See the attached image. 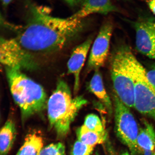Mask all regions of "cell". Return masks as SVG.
<instances>
[{"label": "cell", "mask_w": 155, "mask_h": 155, "mask_svg": "<svg viewBox=\"0 0 155 155\" xmlns=\"http://www.w3.org/2000/svg\"><path fill=\"white\" fill-rule=\"evenodd\" d=\"M89 130L102 132L105 131L104 124L98 116L94 114H89L86 116L83 125Z\"/></svg>", "instance_id": "obj_17"}, {"label": "cell", "mask_w": 155, "mask_h": 155, "mask_svg": "<svg viewBox=\"0 0 155 155\" xmlns=\"http://www.w3.org/2000/svg\"><path fill=\"white\" fill-rule=\"evenodd\" d=\"M92 37L88 38L84 41L75 47L73 50L68 61V72L72 74L74 78V93H77L80 86V74L87 55L92 44Z\"/></svg>", "instance_id": "obj_10"}, {"label": "cell", "mask_w": 155, "mask_h": 155, "mask_svg": "<svg viewBox=\"0 0 155 155\" xmlns=\"http://www.w3.org/2000/svg\"><path fill=\"white\" fill-rule=\"evenodd\" d=\"M43 145L41 135L36 132L31 133L27 136L16 155H39Z\"/></svg>", "instance_id": "obj_14"}, {"label": "cell", "mask_w": 155, "mask_h": 155, "mask_svg": "<svg viewBox=\"0 0 155 155\" xmlns=\"http://www.w3.org/2000/svg\"><path fill=\"white\" fill-rule=\"evenodd\" d=\"M25 24L15 26V38L23 49L33 55H47L61 51L77 38L84 28L83 19L50 15L45 9L28 5Z\"/></svg>", "instance_id": "obj_1"}, {"label": "cell", "mask_w": 155, "mask_h": 155, "mask_svg": "<svg viewBox=\"0 0 155 155\" xmlns=\"http://www.w3.org/2000/svg\"><path fill=\"white\" fill-rule=\"evenodd\" d=\"M94 147L88 145L77 140L73 147L71 155H91Z\"/></svg>", "instance_id": "obj_19"}, {"label": "cell", "mask_w": 155, "mask_h": 155, "mask_svg": "<svg viewBox=\"0 0 155 155\" xmlns=\"http://www.w3.org/2000/svg\"><path fill=\"white\" fill-rule=\"evenodd\" d=\"M115 129L116 135L123 144L129 148L132 155L142 153L137 146L138 126L130 108L116 94L114 96Z\"/></svg>", "instance_id": "obj_6"}, {"label": "cell", "mask_w": 155, "mask_h": 155, "mask_svg": "<svg viewBox=\"0 0 155 155\" xmlns=\"http://www.w3.org/2000/svg\"><path fill=\"white\" fill-rule=\"evenodd\" d=\"M120 1H127V0H120Z\"/></svg>", "instance_id": "obj_26"}, {"label": "cell", "mask_w": 155, "mask_h": 155, "mask_svg": "<svg viewBox=\"0 0 155 155\" xmlns=\"http://www.w3.org/2000/svg\"><path fill=\"white\" fill-rule=\"evenodd\" d=\"M137 146L141 152L153 151L155 149V131L152 125L147 122L139 130L137 139Z\"/></svg>", "instance_id": "obj_15"}, {"label": "cell", "mask_w": 155, "mask_h": 155, "mask_svg": "<svg viewBox=\"0 0 155 155\" xmlns=\"http://www.w3.org/2000/svg\"><path fill=\"white\" fill-rule=\"evenodd\" d=\"M153 155H155V153H154Z\"/></svg>", "instance_id": "obj_27"}, {"label": "cell", "mask_w": 155, "mask_h": 155, "mask_svg": "<svg viewBox=\"0 0 155 155\" xmlns=\"http://www.w3.org/2000/svg\"><path fill=\"white\" fill-rule=\"evenodd\" d=\"M78 140L90 146L95 147L102 144L106 140L107 134L106 131L98 132L89 130L82 125L77 131Z\"/></svg>", "instance_id": "obj_16"}, {"label": "cell", "mask_w": 155, "mask_h": 155, "mask_svg": "<svg viewBox=\"0 0 155 155\" xmlns=\"http://www.w3.org/2000/svg\"><path fill=\"white\" fill-rule=\"evenodd\" d=\"M120 155H130L129 153L127 151H124V152L121 153Z\"/></svg>", "instance_id": "obj_25"}, {"label": "cell", "mask_w": 155, "mask_h": 155, "mask_svg": "<svg viewBox=\"0 0 155 155\" xmlns=\"http://www.w3.org/2000/svg\"><path fill=\"white\" fill-rule=\"evenodd\" d=\"M0 61L5 68L21 71L35 69L34 57L21 47L15 38H1L0 42Z\"/></svg>", "instance_id": "obj_7"}, {"label": "cell", "mask_w": 155, "mask_h": 155, "mask_svg": "<svg viewBox=\"0 0 155 155\" xmlns=\"http://www.w3.org/2000/svg\"><path fill=\"white\" fill-rule=\"evenodd\" d=\"M128 59L134 83V108L141 114L155 120V89L147 78V71L131 48L128 53Z\"/></svg>", "instance_id": "obj_5"}, {"label": "cell", "mask_w": 155, "mask_h": 155, "mask_svg": "<svg viewBox=\"0 0 155 155\" xmlns=\"http://www.w3.org/2000/svg\"><path fill=\"white\" fill-rule=\"evenodd\" d=\"M147 4L151 11L155 15V0H148Z\"/></svg>", "instance_id": "obj_22"}, {"label": "cell", "mask_w": 155, "mask_h": 155, "mask_svg": "<svg viewBox=\"0 0 155 155\" xmlns=\"http://www.w3.org/2000/svg\"><path fill=\"white\" fill-rule=\"evenodd\" d=\"M147 77L149 82L155 89V64L148 71H147Z\"/></svg>", "instance_id": "obj_20"}, {"label": "cell", "mask_w": 155, "mask_h": 155, "mask_svg": "<svg viewBox=\"0 0 155 155\" xmlns=\"http://www.w3.org/2000/svg\"><path fill=\"white\" fill-rule=\"evenodd\" d=\"M10 90L23 120L42 111L47 104L43 87L21 71L5 68Z\"/></svg>", "instance_id": "obj_3"}, {"label": "cell", "mask_w": 155, "mask_h": 155, "mask_svg": "<svg viewBox=\"0 0 155 155\" xmlns=\"http://www.w3.org/2000/svg\"><path fill=\"white\" fill-rule=\"evenodd\" d=\"M144 155H153L154 153L153 151L144 150L143 151Z\"/></svg>", "instance_id": "obj_24"}, {"label": "cell", "mask_w": 155, "mask_h": 155, "mask_svg": "<svg viewBox=\"0 0 155 155\" xmlns=\"http://www.w3.org/2000/svg\"><path fill=\"white\" fill-rule=\"evenodd\" d=\"M4 7H7L11 3L13 0H1Z\"/></svg>", "instance_id": "obj_23"}, {"label": "cell", "mask_w": 155, "mask_h": 155, "mask_svg": "<svg viewBox=\"0 0 155 155\" xmlns=\"http://www.w3.org/2000/svg\"><path fill=\"white\" fill-rule=\"evenodd\" d=\"M136 48L139 53L155 60V18L141 16L133 23Z\"/></svg>", "instance_id": "obj_8"}, {"label": "cell", "mask_w": 155, "mask_h": 155, "mask_svg": "<svg viewBox=\"0 0 155 155\" xmlns=\"http://www.w3.org/2000/svg\"><path fill=\"white\" fill-rule=\"evenodd\" d=\"M69 6L72 7H76L82 5L85 0H64Z\"/></svg>", "instance_id": "obj_21"}, {"label": "cell", "mask_w": 155, "mask_h": 155, "mask_svg": "<svg viewBox=\"0 0 155 155\" xmlns=\"http://www.w3.org/2000/svg\"><path fill=\"white\" fill-rule=\"evenodd\" d=\"M39 155H66L65 147L61 143L50 144L42 148Z\"/></svg>", "instance_id": "obj_18"}, {"label": "cell", "mask_w": 155, "mask_h": 155, "mask_svg": "<svg viewBox=\"0 0 155 155\" xmlns=\"http://www.w3.org/2000/svg\"><path fill=\"white\" fill-rule=\"evenodd\" d=\"M120 10L114 5L111 0H85L81 8L73 17L83 19L91 15H107L112 12H119Z\"/></svg>", "instance_id": "obj_11"}, {"label": "cell", "mask_w": 155, "mask_h": 155, "mask_svg": "<svg viewBox=\"0 0 155 155\" xmlns=\"http://www.w3.org/2000/svg\"><path fill=\"white\" fill-rule=\"evenodd\" d=\"M89 88L91 91L106 107L109 114H111L113 110L112 102L104 88L101 75L98 70L96 71L91 79Z\"/></svg>", "instance_id": "obj_12"}, {"label": "cell", "mask_w": 155, "mask_h": 155, "mask_svg": "<svg viewBox=\"0 0 155 155\" xmlns=\"http://www.w3.org/2000/svg\"><path fill=\"white\" fill-rule=\"evenodd\" d=\"M113 29V25L109 21L104 23L101 28L91 48L88 62L89 70H98L105 64L109 54Z\"/></svg>", "instance_id": "obj_9"}, {"label": "cell", "mask_w": 155, "mask_h": 155, "mask_svg": "<svg viewBox=\"0 0 155 155\" xmlns=\"http://www.w3.org/2000/svg\"><path fill=\"white\" fill-rule=\"evenodd\" d=\"M16 136L15 124L12 120L6 122L0 133V154L7 155L12 147Z\"/></svg>", "instance_id": "obj_13"}, {"label": "cell", "mask_w": 155, "mask_h": 155, "mask_svg": "<svg viewBox=\"0 0 155 155\" xmlns=\"http://www.w3.org/2000/svg\"><path fill=\"white\" fill-rule=\"evenodd\" d=\"M130 46L122 45L113 52L110 71L115 94L130 108H134V83L130 70L128 53Z\"/></svg>", "instance_id": "obj_4"}, {"label": "cell", "mask_w": 155, "mask_h": 155, "mask_svg": "<svg viewBox=\"0 0 155 155\" xmlns=\"http://www.w3.org/2000/svg\"><path fill=\"white\" fill-rule=\"evenodd\" d=\"M87 103L82 96L73 98L70 89L65 81L58 82L47 102V107L50 125L58 137L63 138L66 136L78 113Z\"/></svg>", "instance_id": "obj_2"}]
</instances>
